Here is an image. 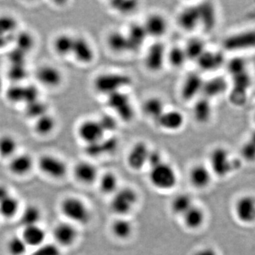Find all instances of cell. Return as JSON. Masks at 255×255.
Returning <instances> with one entry per match:
<instances>
[{
    "mask_svg": "<svg viewBox=\"0 0 255 255\" xmlns=\"http://www.w3.org/2000/svg\"><path fill=\"white\" fill-rule=\"evenodd\" d=\"M213 176L209 166L204 164H196L189 171V182L195 189H206L211 184Z\"/></svg>",
    "mask_w": 255,
    "mask_h": 255,
    "instance_id": "484cf974",
    "label": "cell"
},
{
    "mask_svg": "<svg viewBox=\"0 0 255 255\" xmlns=\"http://www.w3.org/2000/svg\"><path fill=\"white\" fill-rule=\"evenodd\" d=\"M253 122H254V124H255V111L254 114H253Z\"/></svg>",
    "mask_w": 255,
    "mask_h": 255,
    "instance_id": "03108f58",
    "label": "cell"
},
{
    "mask_svg": "<svg viewBox=\"0 0 255 255\" xmlns=\"http://www.w3.org/2000/svg\"><path fill=\"white\" fill-rule=\"evenodd\" d=\"M11 42H14V40L7 38V37L0 36V50L7 46V45H9Z\"/></svg>",
    "mask_w": 255,
    "mask_h": 255,
    "instance_id": "6125c7cd",
    "label": "cell"
},
{
    "mask_svg": "<svg viewBox=\"0 0 255 255\" xmlns=\"http://www.w3.org/2000/svg\"><path fill=\"white\" fill-rule=\"evenodd\" d=\"M14 43L15 48L27 54L35 46L34 36L28 31H17L15 35Z\"/></svg>",
    "mask_w": 255,
    "mask_h": 255,
    "instance_id": "f6af8a7d",
    "label": "cell"
},
{
    "mask_svg": "<svg viewBox=\"0 0 255 255\" xmlns=\"http://www.w3.org/2000/svg\"><path fill=\"white\" fill-rule=\"evenodd\" d=\"M141 110L142 114L146 118L155 123L167 108L164 100L161 97L151 96L142 102Z\"/></svg>",
    "mask_w": 255,
    "mask_h": 255,
    "instance_id": "f546056e",
    "label": "cell"
},
{
    "mask_svg": "<svg viewBox=\"0 0 255 255\" xmlns=\"http://www.w3.org/2000/svg\"><path fill=\"white\" fill-rule=\"evenodd\" d=\"M5 98L13 105L23 103V86L20 84H13L5 91Z\"/></svg>",
    "mask_w": 255,
    "mask_h": 255,
    "instance_id": "681fc988",
    "label": "cell"
},
{
    "mask_svg": "<svg viewBox=\"0 0 255 255\" xmlns=\"http://www.w3.org/2000/svg\"><path fill=\"white\" fill-rule=\"evenodd\" d=\"M194 255H219L218 252L211 247L206 246L196 251Z\"/></svg>",
    "mask_w": 255,
    "mask_h": 255,
    "instance_id": "91938a15",
    "label": "cell"
},
{
    "mask_svg": "<svg viewBox=\"0 0 255 255\" xmlns=\"http://www.w3.org/2000/svg\"><path fill=\"white\" fill-rule=\"evenodd\" d=\"M28 247L21 236H14L8 240L6 250L9 255H26Z\"/></svg>",
    "mask_w": 255,
    "mask_h": 255,
    "instance_id": "bcb514c9",
    "label": "cell"
},
{
    "mask_svg": "<svg viewBox=\"0 0 255 255\" xmlns=\"http://www.w3.org/2000/svg\"><path fill=\"white\" fill-rule=\"evenodd\" d=\"M106 106L122 123L130 124L136 116L131 97L127 91L119 92L105 97Z\"/></svg>",
    "mask_w": 255,
    "mask_h": 255,
    "instance_id": "277c9868",
    "label": "cell"
},
{
    "mask_svg": "<svg viewBox=\"0 0 255 255\" xmlns=\"http://www.w3.org/2000/svg\"><path fill=\"white\" fill-rule=\"evenodd\" d=\"M98 183L101 192L107 195H113L120 188L118 177L112 172H107L101 175Z\"/></svg>",
    "mask_w": 255,
    "mask_h": 255,
    "instance_id": "b9f144b4",
    "label": "cell"
},
{
    "mask_svg": "<svg viewBox=\"0 0 255 255\" xmlns=\"http://www.w3.org/2000/svg\"><path fill=\"white\" fill-rule=\"evenodd\" d=\"M21 237L28 248H38L46 243V232L40 225L23 227Z\"/></svg>",
    "mask_w": 255,
    "mask_h": 255,
    "instance_id": "4dcf8cb0",
    "label": "cell"
},
{
    "mask_svg": "<svg viewBox=\"0 0 255 255\" xmlns=\"http://www.w3.org/2000/svg\"><path fill=\"white\" fill-rule=\"evenodd\" d=\"M73 176L80 184L91 185L98 181V169L95 164L89 161H80L75 164L73 168Z\"/></svg>",
    "mask_w": 255,
    "mask_h": 255,
    "instance_id": "44dd1931",
    "label": "cell"
},
{
    "mask_svg": "<svg viewBox=\"0 0 255 255\" xmlns=\"http://www.w3.org/2000/svg\"><path fill=\"white\" fill-rule=\"evenodd\" d=\"M77 135L85 145L101 141L107 135L98 119H86L80 122L77 127Z\"/></svg>",
    "mask_w": 255,
    "mask_h": 255,
    "instance_id": "8fae6325",
    "label": "cell"
},
{
    "mask_svg": "<svg viewBox=\"0 0 255 255\" xmlns=\"http://www.w3.org/2000/svg\"><path fill=\"white\" fill-rule=\"evenodd\" d=\"M71 55L82 65H88L95 60V48L89 40L83 36L75 37Z\"/></svg>",
    "mask_w": 255,
    "mask_h": 255,
    "instance_id": "d6986e66",
    "label": "cell"
},
{
    "mask_svg": "<svg viewBox=\"0 0 255 255\" xmlns=\"http://www.w3.org/2000/svg\"><path fill=\"white\" fill-rule=\"evenodd\" d=\"M28 72L25 65H10L7 77L14 84H19L27 76Z\"/></svg>",
    "mask_w": 255,
    "mask_h": 255,
    "instance_id": "f907efd6",
    "label": "cell"
},
{
    "mask_svg": "<svg viewBox=\"0 0 255 255\" xmlns=\"http://www.w3.org/2000/svg\"><path fill=\"white\" fill-rule=\"evenodd\" d=\"M148 179L151 185L157 190L170 191L177 184V171L172 164L164 161L158 165L149 169Z\"/></svg>",
    "mask_w": 255,
    "mask_h": 255,
    "instance_id": "5b68a950",
    "label": "cell"
},
{
    "mask_svg": "<svg viewBox=\"0 0 255 255\" xmlns=\"http://www.w3.org/2000/svg\"><path fill=\"white\" fill-rule=\"evenodd\" d=\"M10 192L9 189L6 187V186L3 185V184H0V202L4 199L6 196L9 195Z\"/></svg>",
    "mask_w": 255,
    "mask_h": 255,
    "instance_id": "94428289",
    "label": "cell"
},
{
    "mask_svg": "<svg viewBox=\"0 0 255 255\" xmlns=\"http://www.w3.org/2000/svg\"><path fill=\"white\" fill-rule=\"evenodd\" d=\"M147 36L160 41L167 34L169 30V22L163 14L159 12L151 13L142 22Z\"/></svg>",
    "mask_w": 255,
    "mask_h": 255,
    "instance_id": "5bb4252c",
    "label": "cell"
},
{
    "mask_svg": "<svg viewBox=\"0 0 255 255\" xmlns=\"http://www.w3.org/2000/svg\"><path fill=\"white\" fill-rule=\"evenodd\" d=\"M138 195L130 187L119 188L112 195L110 208L112 212L119 217H127L137 205Z\"/></svg>",
    "mask_w": 255,
    "mask_h": 255,
    "instance_id": "8992f818",
    "label": "cell"
},
{
    "mask_svg": "<svg viewBox=\"0 0 255 255\" xmlns=\"http://www.w3.org/2000/svg\"><path fill=\"white\" fill-rule=\"evenodd\" d=\"M26 53L14 48L11 50L8 55V59L9 60L10 65H25Z\"/></svg>",
    "mask_w": 255,
    "mask_h": 255,
    "instance_id": "6f0895ef",
    "label": "cell"
},
{
    "mask_svg": "<svg viewBox=\"0 0 255 255\" xmlns=\"http://www.w3.org/2000/svg\"><path fill=\"white\" fill-rule=\"evenodd\" d=\"M17 29L18 21L14 16L9 14L0 15V36L14 40Z\"/></svg>",
    "mask_w": 255,
    "mask_h": 255,
    "instance_id": "ee69618b",
    "label": "cell"
},
{
    "mask_svg": "<svg viewBox=\"0 0 255 255\" xmlns=\"http://www.w3.org/2000/svg\"><path fill=\"white\" fill-rule=\"evenodd\" d=\"M17 140L13 135L4 134L0 136V157L9 158L17 153Z\"/></svg>",
    "mask_w": 255,
    "mask_h": 255,
    "instance_id": "7bdbcfd3",
    "label": "cell"
},
{
    "mask_svg": "<svg viewBox=\"0 0 255 255\" xmlns=\"http://www.w3.org/2000/svg\"><path fill=\"white\" fill-rule=\"evenodd\" d=\"M164 161L163 156L159 150L151 149L148 159H147V166H148L149 169H150L162 163Z\"/></svg>",
    "mask_w": 255,
    "mask_h": 255,
    "instance_id": "680465c9",
    "label": "cell"
},
{
    "mask_svg": "<svg viewBox=\"0 0 255 255\" xmlns=\"http://www.w3.org/2000/svg\"><path fill=\"white\" fill-rule=\"evenodd\" d=\"M214 115V108L211 101L199 97L193 102L192 117L196 123L200 125L209 124Z\"/></svg>",
    "mask_w": 255,
    "mask_h": 255,
    "instance_id": "83f0119b",
    "label": "cell"
},
{
    "mask_svg": "<svg viewBox=\"0 0 255 255\" xmlns=\"http://www.w3.org/2000/svg\"><path fill=\"white\" fill-rule=\"evenodd\" d=\"M225 62L222 52L207 48L195 63L201 71L213 72L221 68L226 63Z\"/></svg>",
    "mask_w": 255,
    "mask_h": 255,
    "instance_id": "d4e9b609",
    "label": "cell"
},
{
    "mask_svg": "<svg viewBox=\"0 0 255 255\" xmlns=\"http://www.w3.org/2000/svg\"><path fill=\"white\" fill-rule=\"evenodd\" d=\"M107 48L116 55H124L130 53V47L125 31L112 30L106 38Z\"/></svg>",
    "mask_w": 255,
    "mask_h": 255,
    "instance_id": "4316f807",
    "label": "cell"
},
{
    "mask_svg": "<svg viewBox=\"0 0 255 255\" xmlns=\"http://www.w3.org/2000/svg\"><path fill=\"white\" fill-rule=\"evenodd\" d=\"M200 29L205 32H211L216 27L218 21L216 6L211 1H202L198 3Z\"/></svg>",
    "mask_w": 255,
    "mask_h": 255,
    "instance_id": "cb8c5ba5",
    "label": "cell"
},
{
    "mask_svg": "<svg viewBox=\"0 0 255 255\" xmlns=\"http://www.w3.org/2000/svg\"><path fill=\"white\" fill-rule=\"evenodd\" d=\"M133 84L132 77L122 72H104L96 75L92 87L96 93L107 96L119 92L127 91Z\"/></svg>",
    "mask_w": 255,
    "mask_h": 255,
    "instance_id": "6da1fadb",
    "label": "cell"
},
{
    "mask_svg": "<svg viewBox=\"0 0 255 255\" xmlns=\"http://www.w3.org/2000/svg\"><path fill=\"white\" fill-rule=\"evenodd\" d=\"M182 218L186 228L191 231H195L202 227L204 224L206 220L205 211L202 208L194 204Z\"/></svg>",
    "mask_w": 255,
    "mask_h": 255,
    "instance_id": "1f68e13d",
    "label": "cell"
},
{
    "mask_svg": "<svg viewBox=\"0 0 255 255\" xmlns=\"http://www.w3.org/2000/svg\"><path fill=\"white\" fill-rule=\"evenodd\" d=\"M97 119L107 135H114V132L118 130L120 122L110 112L102 114Z\"/></svg>",
    "mask_w": 255,
    "mask_h": 255,
    "instance_id": "c3c4849f",
    "label": "cell"
},
{
    "mask_svg": "<svg viewBox=\"0 0 255 255\" xmlns=\"http://www.w3.org/2000/svg\"><path fill=\"white\" fill-rule=\"evenodd\" d=\"M226 51L232 53L255 50V29L245 30L226 36L223 41Z\"/></svg>",
    "mask_w": 255,
    "mask_h": 255,
    "instance_id": "52a82bcc",
    "label": "cell"
},
{
    "mask_svg": "<svg viewBox=\"0 0 255 255\" xmlns=\"http://www.w3.org/2000/svg\"><path fill=\"white\" fill-rule=\"evenodd\" d=\"M228 91L227 80L222 76H214L204 80L201 97L212 102Z\"/></svg>",
    "mask_w": 255,
    "mask_h": 255,
    "instance_id": "7402d4cb",
    "label": "cell"
},
{
    "mask_svg": "<svg viewBox=\"0 0 255 255\" xmlns=\"http://www.w3.org/2000/svg\"><path fill=\"white\" fill-rule=\"evenodd\" d=\"M37 165L41 173L55 180L64 179L68 172L66 162L58 156L51 154L41 155L38 159Z\"/></svg>",
    "mask_w": 255,
    "mask_h": 255,
    "instance_id": "ba28073f",
    "label": "cell"
},
{
    "mask_svg": "<svg viewBox=\"0 0 255 255\" xmlns=\"http://www.w3.org/2000/svg\"><path fill=\"white\" fill-rule=\"evenodd\" d=\"M28 255H60V248L55 244L45 243Z\"/></svg>",
    "mask_w": 255,
    "mask_h": 255,
    "instance_id": "9f6ffc18",
    "label": "cell"
},
{
    "mask_svg": "<svg viewBox=\"0 0 255 255\" xmlns=\"http://www.w3.org/2000/svg\"><path fill=\"white\" fill-rule=\"evenodd\" d=\"M204 80L202 75L197 71L185 75L180 88V97L184 102H193L201 97Z\"/></svg>",
    "mask_w": 255,
    "mask_h": 255,
    "instance_id": "7c38bea8",
    "label": "cell"
},
{
    "mask_svg": "<svg viewBox=\"0 0 255 255\" xmlns=\"http://www.w3.org/2000/svg\"><path fill=\"white\" fill-rule=\"evenodd\" d=\"M235 217L238 222L245 226L255 223V196L246 194L240 196L233 206Z\"/></svg>",
    "mask_w": 255,
    "mask_h": 255,
    "instance_id": "30bf717a",
    "label": "cell"
},
{
    "mask_svg": "<svg viewBox=\"0 0 255 255\" xmlns=\"http://www.w3.org/2000/svg\"><path fill=\"white\" fill-rule=\"evenodd\" d=\"M125 33L130 47V53H136L141 50L148 38L143 24L140 22L130 23Z\"/></svg>",
    "mask_w": 255,
    "mask_h": 255,
    "instance_id": "603a6c76",
    "label": "cell"
},
{
    "mask_svg": "<svg viewBox=\"0 0 255 255\" xmlns=\"http://www.w3.org/2000/svg\"><path fill=\"white\" fill-rule=\"evenodd\" d=\"M111 231L117 239H128L133 233V225L127 217H119L112 223Z\"/></svg>",
    "mask_w": 255,
    "mask_h": 255,
    "instance_id": "74e56055",
    "label": "cell"
},
{
    "mask_svg": "<svg viewBox=\"0 0 255 255\" xmlns=\"http://www.w3.org/2000/svg\"><path fill=\"white\" fill-rule=\"evenodd\" d=\"M242 159L246 162H253L255 161V144L248 140L243 144L241 148Z\"/></svg>",
    "mask_w": 255,
    "mask_h": 255,
    "instance_id": "db71d44e",
    "label": "cell"
},
{
    "mask_svg": "<svg viewBox=\"0 0 255 255\" xmlns=\"http://www.w3.org/2000/svg\"><path fill=\"white\" fill-rule=\"evenodd\" d=\"M185 123V116L182 112L174 109H167L155 124L164 131L174 132L182 130Z\"/></svg>",
    "mask_w": 255,
    "mask_h": 255,
    "instance_id": "e0dca14e",
    "label": "cell"
},
{
    "mask_svg": "<svg viewBox=\"0 0 255 255\" xmlns=\"http://www.w3.org/2000/svg\"><path fill=\"white\" fill-rule=\"evenodd\" d=\"M34 160L28 153H17L9 159V170L16 177H25L31 172Z\"/></svg>",
    "mask_w": 255,
    "mask_h": 255,
    "instance_id": "f1b7e54d",
    "label": "cell"
},
{
    "mask_svg": "<svg viewBox=\"0 0 255 255\" xmlns=\"http://www.w3.org/2000/svg\"><path fill=\"white\" fill-rule=\"evenodd\" d=\"M194 205L192 197L189 194L182 193L174 196L171 201V211L174 215L182 217Z\"/></svg>",
    "mask_w": 255,
    "mask_h": 255,
    "instance_id": "60d3db41",
    "label": "cell"
},
{
    "mask_svg": "<svg viewBox=\"0 0 255 255\" xmlns=\"http://www.w3.org/2000/svg\"><path fill=\"white\" fill-rule=\"evenodd\" d=\"M208 166L213 175L223 179L238 170L241 162L234 158L226 147L219 146L210 152Z\"/></svg>",
    "mask_w": 255,
    "mask_h": 255,
    "instance_id": "7a4b0ae2",
    "label": "cell"
},
{
    "mask_svg": "<svg viewBox=\"0 0 255 255\" xmlns=\"http://www.w3.org/2000/svg\"><path fill=\"white\" fill-rule=\"evenodd\" d=\"M53 238L57 246L70 248L74 246L78 240V227L68 221L58 223L53 228Z\"/></svg>",
    "mask_w": 255,
    "mask_h": 255,
    "instance_id": "4fadbf2b",
    "label": "cell"
},
{
    "mask_svg": "<svg viewBox=\"0 0 255 255\" xmlns=\"http://www.w3.org/2000/svg\"><path fill=\"white\" fill-rule=\"evenodd\" d=\"M56 127V119L48 113L34 120L33 130L39 136L46 137L54 131Z\"/></svg>",
    "mask_w": 255,
    "mask_h": 255,
    "instance_id": "836d02e7",
    "label": "cell"
},
{
    "mask_svg": "<svg viewBox=\"0 0 255 255\" xmlns=\"http://www.w3.org/2000/svg\"><path fill=\"white\" fill-rule=\"evenodd\" d=\"M188 61L189 60H188L184 46L174 45L171 48H167L166 62L172 68H182Z\"/></svg>",
    "mask_w": 255,
    "mask_h": 255,
    "instance_id": "d590c367",
    "label": "cell"
},
{
    "mask_svg": "<svg viewBox=\"0 0 255 255\" xmlns=\"http://www.w3.org/2000/svg\"><path fill=\"white\" fill-rule=\"evenodd\" d=\"M228 73L231 77L236 76L240 74L247 72L248 63L246 60L242 58H233L226 63Z\"/></svg>",
    "mask_w": 255,
    "mask_h": 255,
    "instance_id": "816d5d0a",
    "label": "cell"
},
{
    "mask_svg": "<svg viewBox=\"0 0 255 255\" xmlns=\"http://www.w3.org/2000/svg\"><path fill=\"white\" fill-rule=\"evenodd\" d=\"M75 37L67 33L57 35L53 41V48L55 53L59 56L66 57L71 55Z\"/></svg>",
    "mask_w": 255,
    "mask_h": 255,
    "instance_id": "e575fe53",
    "label": "cell"
},
{
    "mask_svg": "<svg viewBox=\"0 0 255 255\" xmlns=\"http://www.w3.org/2000/svg\"><path fill=\"white\" fill-rule=\"evenodd\" d=\"M140 2L134 0H112L109 1V7L113 12L121 16H129L136 12Z\"/></svg>",
    "mask_w": 255,
    "mask_h": 255,
    "instance_id": "8d00e7d4",
    "label": "cell"
},
{
    "mask_svg": "<svg viewBox=\"0 0 255 255\" xmlns=\"http://www.w3.org/2000/svg\"><path fill=\"white\" fill-rule=\"evenodd\" d=\"M24 113L28 118L36 120L44 114H48V105L41 100L31 102L26 105Z\"/></svg>",
    "mask_w": 255,
    "mask_h": 255,
    "instance_id": "7dc6e473",
    "label": "cell"
},
{
    "mask_svg": "<svg viewBox=\"0 0 255 255\" xmlns=\"http://www.w3.org/2000/svg\"><path fill=\"white\" fill-rule=\"evenodd\" d=\"M43 214L39 206L29 204L22 210L20 216V223L23 227L36 226L41 222Z\"/></svg>",
    "mask_w": 255,
    "mask_h": 255,
    "instance_id": "f35d334b",
    "label": "cell"
},
{
    "mask_svg": "<svg viewBox=\"0 0 255 255\" xmlns=\"http://www.w3.org/2000/svg\"><path fill=\"white\" fill-rule=\"evenodd\" d=\"M183 46L189 61L196 62L207 49L205 41L199 36L191 37Z\"/></svg>",
    "mask_w": 255,
    "mask_h": 255,
    "instance_id": "d6a6232c",
    "label": "cell"
},
{
    "mask_svg": "<svg viewBox=\"0 0 255 255\" xmlns=\"http://www.w3.org/2000/svg\"><path fill=\"white\" fill-rule=\"evenodd\" d=\"M177 23L182 31L192 33L200 29L199 9L197 4L187 5L178 12Z\"/></svg>",
    "mask_w": 255,
    "mask_h": 255,
    "instance_id": "2e32d148",
    "label": "cell"
},
{
    "mask_svg": "<svg viewBox=\"0 0 255 255\" xmlns=\"http://www.w3.org/2000/svg\"><path fill=\"white\" fill-rule=\"evenodd\" d=\"M248 140H251V142H253V143L255 144V130L252 132L251 136H250Z\"/></svg>",
    "mask_w": 255,
    "mask_h": 255,
    "instance_id": "e7e4bbea",
    "label": "cell"
},
{
    "mask_svg": "<svg viewBox=\"0 0 255 255\" xmlns=\"http://www.w3.org/2000/svg\"><path fill=\"white\" fill-rule=\"evenodd\" d=\"M60 211L66 221L75 226H86L92 220L90 207L85 201L77 196L64 198L60 204Z\"/></svg>",
    "mask_w": 255,
    "mask_h": 255,
    "instance_id": "3957f363",
    "label": "cell"
},
{
    "mask_svg": "<svg viewBox=\"0 0 255 255\" xmlns=\"http://www.w3.org/2000/svg\"><path fill=\"white\" fill-rule=\"evenodd\" d=\"M151 149L147 142L140 140L132 145L128 153V165L132 170L139 171L147 164L149 154Z\"/></svg>",
    "mask_w": 255,
    "mask_h": 255,
    "instance_id": "ac0fdd59",
    "label": "cell"
},
{
    "mask_svg": "<svg viewBox=\"0 0 255 255\" xmlns=\"http://www.w3.org/2000/svg\"><path fill=\"white\" fill-rule=\"evenodd\" d=\"M167 48L162 41H155L147 47L144 55V66L147 71L158 73L162 71L167 64Z\"/></svg>",
    "mask_w": 255,
    "mask_h": 255,
    "instance_id": "9c48e42d",
    "label": "cell"
},
{
    "mask_svg": "<svg viewBox=\"0 0 255 255\" xmlns=\"http://www.w3.org/2000/svg\"><path fill=\"white\" fill-rule=\"evenodd\" d=\"M3 87H4V81H3L2 76L0 74V93L2 92Z\"/></svg>",
    "mask_w": 255,
    "mask_h": 255,
    "instance_id": "be15d7a7",
    "label": "cell"
},
{
    "mask_svg": "<svg viewBox=\"0 0 255 255\" xmlns=\"http://www.w3.org/2000/svg\"><path fill=\"white\" fill-rule=\"evenodd\" d=\"M39 89L36 85H28L23 86V103L25 105L39 100Z\"/></svg>",
    "mask_w": 255,
    "mask_h": 255,
    "instance_id": "f5cc1de1",
    "label": "cell"
},
{
    "mask_svg": "<svg viewBox=\"0 0 255 255\" xmlns=\"http://www.w3.org/2000/svg\"><path fill=\"white\" fill-rule=\"evenodd\" d=\"M119 146L118 137L114 135H106L100 142L85 145V153L92 157L112 155L117 150Z\"/></svg>",
    "mask_w": 255,
    "mask_h": 255,
    "instance_id": "ffe728a7",
    "label": "cell"
},
{
    "mask_svg": "<svg viewBox=\"0 0 255 255\" xmlns=\"http://www.w3.org/2000/svg\"><path fill=\"white\" fill-rule=\"evenodd\" d=\"M35 77L40 85L49 89L58 88L63 84L64 80L61 70L49 64L38 67Z\"/></svg>",
    "mask_w": 255,
    "mask_h": 255,
    "instance_id": "9a60e30c",
    "label": "cell"
},
{
    "mask_svg": "<svg viewBox=\"0 0 255 255\" xmlns=\"http://www.w3.org/2000/svg\"><path fill=\"white\" fill-rule=\"evenodd\" d=\"M247 91L243 89L233 87L229 92V101L234 106H241L246 102Z\"/></svg>",
    "mask_w": 255,
    "mask_h": 255,
    "instance_id": "11a10c76",
    "label": "cell"
},
{
    "mask_svg": "<svg viewBox=\"0 0 255 255\" xmlns=\"http://www.w3.org/2000/svg\"><path fill=\"white\" fill-rule=\"evenodd\" d=\"M21 209L19 199L9 194L0 202V216L4 219H11L18 214Z\"/></svg>",
    "mask_w": 255,
    "mask_h": 255,
    "instance_id": "ab89813d",
    "label": "cell"
}]
</instances>
